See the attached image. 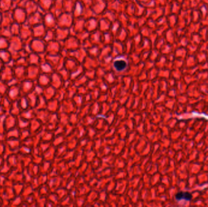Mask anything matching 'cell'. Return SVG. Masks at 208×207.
Returning <instances> with one entry per match:
<instances>
[{
  "label": "cell",
  "mask_w": 208,
  "mask_h": 207,
  "mask_svg": "<svg viewBox=\"0 0 208 207\" xmlns=\"http://www.w3.org/2000/svg\"><path fill=\"white\" fill-rule=\"evenodd\" d=\"M175 198L178 201L184 200L186 201L190 202L192 199V194L189 192L180 191L175 194Z\"/></svg>",
  "instance_id": "obj_1"
},
{
  "label": "cell",
  "mask_w": 208,
  "mask_h": 207,
  "mask_svg": "<svg viewBox=\"0 0 208 207\" xmlns=\"http://www.w3.org/2000/svg\"><path fill=\"white\" fill-rule=\"evenodd\" d=\"M127 66V63L123 60H116L114 62V67L117 70L121 71L125 69Z\"/></svg>",
  "instance_id": "obj_2"
}]
</instances>
